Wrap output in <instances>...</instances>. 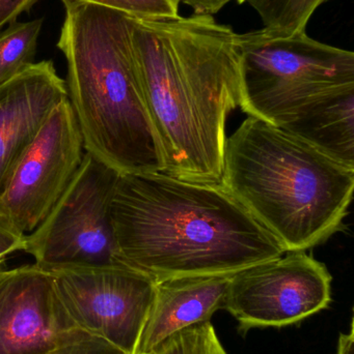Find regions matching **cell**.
Returning a JSON list of instances; mask_svg holds the SVG:
<instances>
[{
	"label": "cell",
	"instance_id": "12",
	"mask_svg": "<svg viewBox=\"0 0 354 354\" xmlns=\"http://www.w3.org/2000/svg\"><path fill=\"white\" fill-rule=\"evenodd\" d=\"M231 276L184 277L155 282L153 303L135 354H152L176 333L210 322L215 312L224 309Z\"/></svg>",
	"mask_w": 354,
	"mask_h": 354
},
{
	"label": "cell",
	"instance_id": "23",
	"mask_svg": "<svg viewBox=\"0 0 354 354\" xmlns=\"http://www.w3.org/2000/svg\"><path fill=\"white\" fill-rule=\"evenodd\" d=\"M238 1V3H243V2H247V0H237Z\"/></svg>",
	"mask_w": 354,
	"mask_h": 354
},
{
	"label": "cell",
	"instance_id": "22",
	"mask_svg": "<svg viewBox=\"0 0 354 354\" xmlns=\"http://www.w3.org/2000/svg\"><path fill=\"white\" fill-rule=\"evenodd\" d=\"M337 354H354L353 319L351 322L349 334H340V337H339L338 353Z\"/></svg>",
	"mask_w": 354,
	"mask_h": 354
},
{
	"label": "cell",
	"instance_id": "10",
	"mask_svg": "<svg viewBox=\"0 0 354 354\" xmlns=\"http://www.w3.org/2000/svg\"><path fill=\"white\" fill-rule=\"evenodd\" d=\"M83 335L60 307L50 272L35 263L0 270V354H44Z\"/></svg>",
	"mask_w": 354,
	"mask_h": 354
},
{
	"label": "cell",
	"instance_id": "18",
	"mask_svg": "<svg viewBox=\"0 0 354 354\" xmlns=\"http://www.w3.org/2000/svg\"><path fill=\"white\" fill-rule=\"evenodd\" d=\"M44 354H126L101 339L83 335Z\"/></svg>",
	"mask_w": 354,
	"mask_h": 354
},
{
	"label": "cell",
	"instance_id": "19",
	"mask_svg": "<svg viewBox=\"0 0 354 354\" xmlns=\"http://www.w3.org/2000/svg\"><path fill=\"white\" fill-rule=\"evenodd\" d=\"M25 236L17 232L8 221L0 214V262L15 252L24 250Z\"/></svg>",
	"mask_w": 354,
	"mask_h": 354
},
{
	"label": "cell",
	"instance_id": "9",
	"mask_svg": "<svg viewBox=\"0 0 354 354\" xmlns=\"http://www.w3.org/2000/svg\"><path fill=\"white\" fill-rule=\"evenodd\" d=\"M85 149L68 99L54 108L0 193V214L23 236L51 212L78 171Z\"/></svg>",
	"mask_w": 354,
	"mask_h": 354
},
{
	"label": "cell",
	"instance_id": "14",
	"mask_svg": "<svg viewBox=\"0 0 354 354\" xmlns=\"http://www.w3.org/2000/svg\"><path fill=\"white\" fill-rule=\"evenodd\" d=\"M43 19L12 23L0 33V87L35 64Z\"/></svg>",
	"mask_w": 354,
	"mask_h": 354
},
{
	"label": "cell",
	"instance_id": "2",
	"mask_svg": "<svg viewBox=\"0 0 354 354\" xmlns=\"http://www.w3.org/2000/svg\"><path fill=\"white\" fill-rule=\"evenodd\" d=\"M110 216L118 259L154 282L231 276L286 253L220 183L121 174Z\"/></svg>",
	"mask_w": 354,
	"mask_h": 354
},
{
	"label": "cell",
	"instance_id": "3",
	"mask_svg": "<svg viewBox=\"0 0 354 354\" xmlns=\"http://www.w3.org/2000/svg\"><path fill=\"white\" fill-rule=\"evenodd\" d=\"M220 185L285 251H307L342 228L354 167L249 116L227 138Z\"/></svg>",
	"mask_w": 354,
	"mask_h": 354
},
{
	"label": "cell",
	"instance_id": "21",
	"mask_svg": "<svg viewBox=\"0 0 354 354\" xmlns=\"http://www.w3.org/2000/svg\"><path fill=\"white\" fill-rule=\"evenodd\" d=\"M231 0H179L184 4L191 6L195 14L214 15L224 8Z\"/></svg>",
	"mask_w": 354,
	"mask_h": 354
},
{
	"label": "cell",
	"instance_id": "20",
	"mask_svg": "<svg viewBox=\"0 0 354 354\" xmlns=\"http://www.w3.org/2000/svg\"><path fill=\"white\" fill-rule=\"evenodd\" d=\"M37 0H0V28L12 24L22 12L30 10Z\"/></svg>",
	"mask_w": 354,
	"mask_h": 354
},
{
	"label": "cell",
	"instance_id": "7",
	"mask_svg": "<svg viewBox=\"0 0 354 354\" xmlns=\"http://www.w3.org/2000/svg\"><path fill=\"white\" fill-rule=\"evenodd\" d=\"M54 292L73 326L126 354H135L156 283L124 263L50 272Z\"/></svg>",
	"mask_w": 354,
	"mask_h": 354
},
{
	"label": "cell",
	"instance_id": "6",
	"mask_svg": "<svg viewBox=\"0 0 354 354\" xmlns=\"http://www.w3.org/2000/svg\"><path fill=\"white\" fill-rule=\"evenodd\" d=\"M120 172L85 151L70 185L42 224L25 236V253L47 272L122 262L110 205Z\"/></svg>",
	"mask_w": 354,
	"mask_h": 354
},
{
	"label": "cell",
	"instance_id": "17",
	"mask_svg": "<svg viewBox=\"0 0 354 354\" xmlns=\"http://www.w3.org/2000/svg\"><path fill=\"white\" fill-rule=\"evenodd\" d=\"M64 8L94 4L134 19H161L179 15V0H62Z\"/></svg>",
	"mask_w": 354,
	"mask_h": 354
},
{
	"label": "cell",
	"instance_id": "8",
	"mask_svg": "<svg viewBox=\"0 0 354 354\" xmlns=\"http://www.w3.org/2000/svg\"><path fill=\"white\" fill-rule=\"evenodd\" d=\"M332 281L326 266L306 251L286 252L232 274L224 309L239 332L292 326L328 308Z\"/></svg>",
	"mask_w": 354,
	"mask_h": 354
},
{
	"label": "cell",
	"instance_id": "13",
	"mask_svg": "<svg viewBox=\"0 0 354 354\" xmlns=\"http://www.w3.org/2000/svg\"><path fill=\"white\" fill-rule=\"evenodd\" d=\"M282 128L354 167V91L309 108Z\"/></svg>",
	"mask_w": 354,
	"mask_h": 354
},
{
	"label": "cell",
	"instance_id": "16",
	"mask_svg": "<svg viewBox=\"0 0 354 354\" xmlns=\"http://www.w3.org/2000/svg\"><path fill=\"white\" fill-rule=\"evenodd\" d=\"M152 354H229L211 322L185 328L170 336Z\"/></svg>",
	"mask_w": 354,
	"mask_h": 354
},
{
	"label": "cell",
	"instance_id": "5",
	"mask_svg": "<svg viewBox=\"0 0 354 354\" xmlns=\"http://www.w3.org/2000/svg\"><path fill=\"white\" fill-rule=\"evenodd\" d=\"M239 107L276 127L317 104L354 91V53L316 41L306 31L262 28L237 35Z\"/></svg>",
	"mask_w": 354,
	"mask_h": 354
},
{
	"label": "cell",
	"instance_id": "1",
	"mask_svg": "<svg viewBox=\"0 0 354 354\" xmlns=\"http://www.w3.org/2000/svg\"><path fill=\"white\" fill-rule=\"evenodd\" d=\"M237 35L211 15L132 18L143 100L170 176L220 183L227 118L239 106Z\"/></svg>",
	"mask_w": 354,
	"mask_h": 354
},
{
	"label": "cell",
	"instance_id": "11",
	"mask_svg": "<svg viewBox=\"0 0 354 354\" xmlns=\"http://www.w3.org/2000/svg\"><path fill=\"white\" fill-rule=\"evenodd\" d=\"M68 99L50 60L33 64L0 87V193L54 108Z\"/></svg>",
	"mask_w": 354,
	"mask_h": 354
},
{
	"label": "cell",
	"instance_id": "4",
	"mask_svg": "<svg viewBox=\"0 0 354 354\" xmlns=\"http://www.w3.org/2000/svg\"><path fill=\"white\" fill-rule=\"evenodd\" d=\"M57 47L85 151L120 174L164 171L145 108L132 18L103 6L66 8Z\"/></svg>",
	"mask_w": 354,
	"mask_h": 354
},
{
	"label": "cell",
	"instance_id": "15",
	"mask_svg": "<svg viewBox=\"0 0 354 354\" xmlns=\"http://www.w3.org/2000/svg\"><path fill=\"white\" fill-rule=\"evenodd\" d=\"M330 0H247L258 12L264 28L292 35L306 31L318 8Z\"/></svg>",
	"mask_w": 354,
	"mask_h": 354
}]
</instances>
